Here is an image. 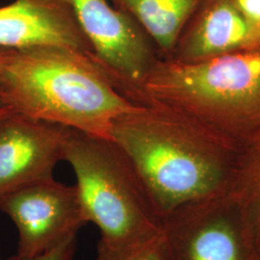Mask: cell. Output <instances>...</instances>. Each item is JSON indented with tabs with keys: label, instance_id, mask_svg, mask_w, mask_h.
<instances>
[{
	"label": "cell",
	"instance_id": "6da1fadb",
	"mask_svg": "<svg viewBox=\"0 0 260 260\" xmlns=\"http://www.w3.org/2000/svg\"><path fill=\"white\" fill-rule=\"evenodd\" d=\"M110 138L129 158L160 219L225 195L244 146L154 103L116 117Z\"/></svg>",
	"mask_w": 260,
	"mask_h": 260
},
{
	"label": "cell",
	"instance_id": "7a4b0ae2",
	"mask_svg": "<svg viewBox=\"0 0 260 260\" xmlns=\"http://www.w3.org/2000/svg\"><path fill=\"white\" fill-rule=\"evenodd\" d=\"M0 99L10 110L101 138L138 104L83 52L42 46L0 50Z\"/></svg>",
	"mask_w": 260,
	"mask_h": 260
},
{
	"label": "cell",
	"instance_id": "3957f363",
	"mask_svg": "<svg viewBox=\"0 0 260 260\" xmlns=\"http://www.w3.org/2000/svg\"><path fill=\"white\" fill-rule=\"evenodd\" d=\"M150 103L244 145L260 134V47L195 63L157 58L143 83Z\"/></svg>",
	"mask_w": 260,
	"mask_h": 260
},
{
	"label": "cell",
	"instance_id": "277c9868",
	"mask_svg": "<svg viewBox=\"0 0 260 260\" xmlns=\"http://www.w3.org/2000/svg\"><path fill=\"white\" fill-rule=\"evenodd\" d=\"M64 160L75 172L87 222L101 231L98 246L125 250L161 231V219L135 168L113 140L70 128Z\"/></svg>",
	"mask_w": 260,
	"mask_h": 260
},
{
	"label": "cell",
	"instance_id": "5b68a950",
	"mask_svg": "<svg viewBox=\"0 0 260 260\" xmlns=\"http://www.w3.org/2000/svg\"><path fill=\"white\" fill-rule=\"evenodd\" d=\"M74 13L93 47V60L130 102L143 104V83L157 60L150 39L110 0H59Z\"/></svg>",
	"mask_w": 260,
	"mask_h": 260
},
{
	"label": "cell",
	"instance_id": "8992f818",
	"mask_svg": "<svg viewBox=\"0 0 260 260\" xmlns=\"http://www.w3.org/2000/svg\"><path fill=\"white\" fill-rule=\"evenodd\" d=\"M170 260H260L238 207L226 193L161 219Z\"/></svg>",
	"mask_w": 260,
	"mask_h": 260
},
{
	"label": "cell",
	"instance_id": "52a82bcc",
	"mask_svg": "<svg viewBox=\"0 0 260 260\" xmlns=\"http://www.w3.org/2000/svg\"><path fill=\"white\" fill-rule=\"evenodd\" d=\"M0 210L19 233L17 254L36 256L75 237L88 223L76 186L55 179L30 186L6 197Z\"/></svg>",
	"mask_w": 260,
	"mask_h": 260
},
{
	"label": "cell",
	"instance_id": "ba28073f",
	"mask_svg": "<svg viewBox=\"0 0 260 260\" xmlns=\"http://www.w3.org/2000/svg\"><path fill=\"white\" fill-rule=\"evenodd\" d=\"M69 131L11 110L0 116V202L54 179L56 165L64 160Z\"/></svg>",
	"mask_w": 260,
	"mask_h": 260
},
{
	"label": "cell",
	"instance_id": "9c48e42d",
	"mask_svg": "<svg viewBox=\"0 0 260 260\" xmlns=\"http://www.w3.org/2000/svg\"><path fill=\"white\" fill-rule=\"evenodd\" d=\"M68 47L91 56L93 47L71 8L59 0H14L0 7V50Z\"/></svg>",
	"mask_w": 260,
	"mask_h": 260
},
{
	"label": "cell",
	"instance_id": "30bf717a",
	"mask_svg": "<svg viewBox=\"0 0 260 260\" xmlns=\"http://www.w3.org/2000/svg\"><path fill=\"white\" fill-rule=\"evenodd\" d=\"M260 47V31L232 0H205L187 23L173 59L195 63Z\"/></svg>",
	"mask_w": 260,
	"mask_h": 260
},
{
	"label": "cell",
	"instance_id": "8fae6325",
	"mask_svg": "<svg viewBox=\"0 0 260 260\" xmlns=\"http://www.w3.org/2000/svg\"><path fill=\"white\" fill-rule=\"evenodd\" d=\"M205 0H110L130 15L158 48L171 58L189 20Z\"/></svg>",
	"mask_w": 260,
	"mask_h": 260
},
{
	"label": "cell",
	"instance_id": "7c38bea8",
	"mask_svg": "<svg viewBox=\"0 0 260 260\" xmlns=\"http://www.w3.org/2000/svg\"><path fill=\"white\" fill-rule=\"evenodd\" d=\"M228 194L240 211L260 259V134L244 144Z\"/></svg>",
	"mask_w": 260,
	"mask_h": 260
},
{
	"label": "cell",
	"instance_id": "4fadbf2b",
	"mask_svg": "<svg viewBox=\"0 0 260 260\" xmlns=\"http://www.w3.org/2000/svg\"><path fill=\"white\" fill-rule=\"evenodd\" d=\"M95 260H170L167 240L161 229L148 240L125 250L113 251L98 246Z\"/></svg>",
	"mask_w": 260,
	"mask_h": 260
},
{
	"label": "cell",
	"instance_id": "5bb4252c",
	"mask_svg": "<svg viewBox=\"0 0 260 260\" xmlns=\"http://www.w3.org/2000/svg\"><path fill=\"white\" fill-rule=\"evenodd\" d=\"M76 249V236L62 242L55 248L36 256H21L15 254L7 260H73Z\"/></svg>",
	"mask_w": 260,
	"mask_h": 260
},
{
	"label": "cell",
	"instance_id": "9a60e30c",
	"mask_svg": "<svg viewBox=\"0 0 260 260\" xmlns=\"http://www.w3.org/2000/svg\"><path fill=\"white\" fill-rule=\"evenodd\" d=\"M246 19L260 31V0H232Z\"/></svg>",
	"mask_w": 260,
	"mask_h": 260
},
{
	"label": "cell",
	"instance_id": "2e32d148",
	"mask_svg": "<svg viewBox=\"0 0 260 260\" xmlns=\"http://www.w3.org/2000/svg\"><path fill=\"white\" fill-rule=\"evenodd\" d=\"M8 111H10L9 107L0 99V116Z\"/></svg>",
	"mask_w": 260,
	"mask_h": 260
}]
</instances>
